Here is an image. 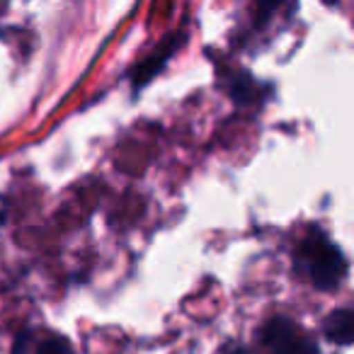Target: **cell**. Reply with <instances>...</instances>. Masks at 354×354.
Here are the masks:
<instances>
[{"label":"cell","instance_id":"cell-4","mask_svg":"<svg viewBox=\"0 0 354 354\" xmlns=\"http://www.w3.org/2000/svg\"><path fill=\"white\" fill-rule=\"evenodd\" d=\"M177 46V39H172L170 44L165 46L162 51H158V54H153L151 56V61H143V64H138L136 66V71L131 73V78H133V85H143V83H148V80L156 75V71L160 68L162 64L167 61V56L172 54V49Z\"/></svg>","mask_w":354,"mask_h":354},{"label":"cell","instance_id":"cell-5","mask_svg":"<svg viewBox=\"0 0 354 354\" xmlns=\"http://www.w3.org/2000/svg\"><path fill=\"white\" fill-rule=\"evenodd\" d=\"M39 354H71V349H68V342H66V339L51 337L39 347Z\"/></svg>","mask_w":354,"mask_h":354},{"label":"cell","instance_id":"cell-3","mask_svg":"<svg viewBox=\"0 0 354 354\" xmlns=\"http://www.w3.org/2000/svg\"><path fill=\"white\" fill-rule=\"evenodd\" d=\"M323 333L330 342L335 344H349L354 335V310L352 308H337L325 318Z\"/></svg>","mask_w":354,"mask_h":354},{"label":"cell","instance_id":"cell-1","mask_svg":"<svg viewBox=\"0 0 354 354\" xmlns=\"http://www.w3.org/2000/svg\"><path fill=\"white\" fill-rule=\"evenodd\" d=\"M296 267L320 291H333L347 277V260L320 231H310L296 250Z\"/></svg>","mask_w":354,"mask_h":354},{"label":"cell","instance_id":"cell-2","mask_svg":"<svg viewBox=\"0 0 354 354\" xmlns=\"http://www.w3.org/2000/svg\"><path fill=\"white\" fill-rule=\"evenodd\" d=\"M260 339L267 354H318V342L299 323L284 315L267 320Z\"/></svg>","mask_w":354,"mask_h":354}]
</instances>
